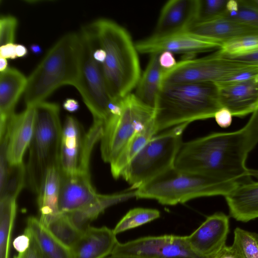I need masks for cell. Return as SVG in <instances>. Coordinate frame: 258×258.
<instances>
[{
    "instance_id": "obj_17",
    "label": "cell",
    "mask_w": 258,
    "mask_h": 258,
    "mask_svg": "<svg viewBox=\"0 0 258 258\" xmlns=\"http://www.w3.org/2000/svg\"><path fill=\"white\" fill-rule=\"evenodd\" d=\"M116 234L106 226H88L71 248L72 258H105L119 242Z\"/></svg>"
},
{
    "instance_id": "obj_2",
    "label": "cell",
    "mask_w": 258,
    "mask_h": 258,
    "mask_svg": "<svg viewBox=\"0 0 258 258\" xmlns=\"http://www.w3.org/2000/svg\"><path fill=\"white\" fill-rule=\"evenodd\" d=\"M89 26L98 47L106 53L101 67L108 93L119 101L131 93L141 77L135 43L123 27L110 20L100 19Z\"/></svg>"
},
{
    "instance_id": "obj_25",
    "label": "cell",
    "mask_w": 258,
    "mask_h": 258,
    "mask_svg": "<svg viewBox=\"0 0 258 258\" xmlns=\"http://www.w3.org/2000/svg\"><path fill=\"white\" fill-rule=\"evenodd\" d=\"M159 54H151L147 66L136 87V93L134 94L142 102L154 108L161 87V77L164 70L159 63Z\"/></svg>"
},
{
    "instance_id": "obj_31",
    "label": "cell",
    "mask_w": 258,
    "mask_h": 258,
    "mask_svg": "<svg viewBox=\"0 0 258 258\" xmlns=\"http://www.w3.org/2000/svg\"><path fill=\"white\" fill-rule=\"evenodd\" d=\"M258 50V34L247 35L223 43L218 49L224 56L231 58Z\"/></svg>"
},
{
    "instance_id": "obj_47",
    "label": "cell",
    "mask_w": 258,
    "mask_h": 258,
    "mask_svg": "<svg viewBox=\"0 0 258 258\" xmlns=\"http://www.w3.org/2000/svg\"><path fill=\"white\" fill-rule=\"evenodd\" d=\"M8 61L7 59L0 57V71L3 72L8 69Z\"/></svg>"
},
{
    "instance_id": "obj_7",
    "label": "cell",
    "mask_w": 258,
    "mask_h": 258,
    "mask_svg": "<svg viewBox=\"0 0 258 258\" xmlns=\"http://www.w3.org/2000/svg\"><path fill=\"white\" fill-rule=\"evenodd\" d=\"M188 123L179 124L153 136L132 160L121 177L137 188L174 167Z\"/></svg>"
},
{
    "instance_id": "obj_50",
    "label": "cell",
    "mask_w": 258,
    "mask_h": 258,
    "mask_svg": "<svg viewBox=\"0 0 258 258\" xmlns=\"http://www.w3.org/2000/svg\"><path fill=\"white\" fill-rule=\"evenodd\" d=\"M105 258H138L137 257L132 256H126V255H116L113 254H111Z\"/></svg>"
},
{
    "instance_id": "obj_28",
    "label": "cell",
    "mask_w": 258,
    "mask_h": 258,
    "mask_svg": "<svg viewBox=\"0 0 258 258\" xmlns=\"http://www.w3.org/2000/svg\"><path fill=\"white\" fill-rule=\"evenodd\" d=\"M223 18L258 28V3L255 0H229Z\"/></svg>"
},
{
    "instance_id": "obj_4",
    "label": "cell",
    "mask_w": 258,
    "mask_h": 258,
    "mask_svg": "<svg viewBox=\"0 0 258 258\" xmlns=\"http://www.w3.org/2000/svg\"><path fill=\"white\" fill-rule=\"evenodd\" d=\"M81 52L80 33H70L59 39L27 78L24 93L26 107L44 101L62 85L74 86L79 76Z\"/></svg>"
},
{
    "instance_id": "obj_48",
    "label": "cell",
    "mask_w": 258,
    "mask_h": 258,
    "mask_svg": "<svg viewBox=\"0 0 258 258\" xmlns=\"http://www.w3.org/2000/svg\"><path fill=\"white\" fill-rule=\"evenodd\" d=\"M30 49L32 52L35 54H39L41 52L42 49L38 44H32L30 46Z\"/></svg>"
},
{
    "instance_id": "obj_34",
    "label": "cell",
    "mask_w": 258,
    "mask_h": 258,
    "mask_svg": "<svg viewBox=\"0 0 258 258\" xmlns=\"http://www.w3.org/2000/svg\"><path fill=\"white\" fill-rule=\"evenodd\" d=\"M227 2V0H198L194 24L223 18L226 12Z\"/></svg>"
},
{
    "instance_id": "obj_8",
    "label": "cell",
    "mask_w": 258,
    "mask_h": 258,
    "mask_svg": "<svg viewBox=\"0 0 258 258\" xmlns=\"http://www.w3.org/2000/svg\"><path fill=\"white\" fill-rule=\"evenodd\" d=\"M154 108L130 93L121 101L120 112L104 124L100 150L103 160L110 164L134 136L154 120Z\"/></svg>"
},
{
    "instance_id": "obj_10",
    "label": "cell",
    "mask_w": 258,
    "mask_h": 258,
    "mask_svg": "<svg viewBox=\"0 0 258 258\" xmlns=\"http://www.w3.org/2000/svg\"><path fill=\"white\" fill-rule=\"evenodd\" d=\"M257 68L251 63L225 57L218 50L203 57L181 60L173 68L164 70L161 86L187 83L218 85L237 73Z\"/></svg>"
},
{
    "instance_id": "obj_35",
    "label": "cell",
    "mask_w": 258,
    "mask_h": 258,
    "mask_svg": "<svg viewBox=\"0 0 258 258\" xmlns=\"http://www.w3.org/2000/svg\"><path fill=\"white\" fill-rule=\"evenodd\" d=\"M18 22L12 16H3L0 19V44L14 43Z\"/></svg>"
},
{
    "instance_id": "obj_49",
    "label": "cell",
    "mask_w": 258,
    "mask_h": 258,
    "mask_svg": "<svg viewBox=\"0 0 258 258\" xmlns=\"http://www.w3.org/2000/svg\"><path fill=\"white\" fill-rule=\"evenodd\" d=\"M248 173L251 177L258 179V169L249 168Z\"/></svg>"
},
{
    "instance_id": "obj_51",
    "label": "cell",
    "mask_w": 258,
    "mask_h": 258,
    "mask_svg": "<svg viewBox=\"0 0 258 258\" xmlns=\"http://www.w3.org/2000/svg\"><path fill=\"white\" fill-rule=\"evenodd\" d=\"M257 3H258V0H255Z\"/></svg>"
},
{
    "instance_id": "obj_39",
    "label": "cell",
    "mask_w": 258,
    "mask_h": 258,
    "mask_svg": "<svg viewBox=\"0 0 258 258\" xmlns=\"http://www.w3.org/2000/svg\"><path fill=\"white\" fill-rule=\"evenodd\" d=\"M159 61L164 70L173 68L177 62L173 53L168 51H164L159 54Z\"/></svg>"
},
{
    "instance_id": "obj_38",
    "label": "cell",
    "mask_w": 258,
    "mask_h": 258,
    "mask_svg": "<svg viewBox=\"0 0 258 258\" xmlns=\"http://www.w3.org/2000/svg\"><path fill=\"white\" fill-rule=\"evenodd\" d=\"M30 243V236L24 232L23 234L17 236L13 240V246L18 253H21L26 251L29 247Z\"/></svg>"
},
{
    "instance_id": "obj_20",
    "label": "cell",
    "mask_w": 258,
    "mask_h": 258,
    "mask_svg": "<svg viewBox=\"0 0 258 258\" xmlns=\"http://www.w3.org/2000/svg\"><path fill=\"white\" fill-rule=\"evenodd\" d=\"M187 30L221 45L240 37L258 34V28L225 18L194 24Z\"/></svg>"
},
{
    "instance_id": "obj_33",
    "label": "cell",
    "mask_w": 258,
    "mask_h": 258,
    "mask_svg": "<svg viewBox=\"0 0 258 258\" xmlns=\"http://www.w3.org/2000/svg\"><path fill=\"white\" fill-rule=\"evenodd\" d=\"M233 245L242 258H258V233L237 227L234 231Z\"/></svg>"
},
{
    "instance_id": "obj_32",
    "label": "cell",
    "mask_w": 258,
    "mask_h": 258,
    "mask_svg": "<svg viewBox=\"0 0 258 258\" xmlns=\"http://www.w3.org/2000/svg\"><path fill=\"white\" fill-rule=\"evenodd\" d=\"M26 167L23 162L10 165L6 182L0 195L9 196L17 198L25 184Z\"/></svg>"
},
{
    "instance_id": "obj_12",
    "label": "cell",
    "mask_w": 258,
    "mask_h": 258,
    "mask_svg": "<svg viewBox=\"0 0 258 258\" xmlns=\"http://www.w3.org/2000/svg\"><path fill=\"white\" fill-rule=\"evenodd\" d=\"M135 45L138 52L143 54L168 51L195 55L219 49L221 44L187 30L165 35H152L137 42Z\"/></svg>"
},
{
    "instance_id": "obj_14",
    "label": "cell",
    "mask_w": 258,
    "mask_h": 258,
    "mask_svg": "<svg viewBox=\"0 0 258 258\" xmlns=\"http://www.w3.org/2000/svg\"><path fill=\"white\" fill-rule=\"evenodd\" d=\"M35 106L26 107L15 114L8 123L7 158L10 165L23 162L25 152L32 140L35 122Z\"/></svg>"
},
{
    "instance_id": "obj_40",
    "label": "cell",
    "mask_w": 258,
    "mask_h": 258,
    "mask_svg": "<svg viewBox=\"0 0 258 258\" xmlns=\"http://www.w3.org/2000/svg\"><path fill=\"white\" fill-rule=\"evenodd\" d=\"M212 258H242L236 248L231 246H224Z\"/></svg>"
},
{
    "instance_id": "obj_9",
    "label": "cell",
    "mask_w": 258,
    "mask_h": 258,
    "mask_svg": "<svg viewBox=\"0 0 258 258\" xmlns=\"http://www.w3.org/2000/svg\"><path fill=\"white\" fill-rule=\"evenodd\" d=\"M80 34L82 41L80 73L74 86L91 112L93 121L105 124L110 117L109 106L115 101L108 93L101 64L93 56L97 44L89 26L83 28Z\"/></svg>"
},
{
    "instance_id": "obj_11",
    "label": "cell",
    "mask_w": 258,
    "mask_h": 258,
    "mask_svg": "<svg viewBox=\"0 0 258 258\" xmlns=\"http://www.w3.org/2000/svg\"><path fill=\"white\" fill-rule=\"evenodd\" d=\"M111 254L138 258H204L190 247L186 236L164 235L118 242Z\"/></svg>"
},
{
    "instance_id": "obj_23",
    "label": "cell",
    "mask_w": 258,
    "mask_h": 258,
    "mask_svg": "<svg viewBox=\"0 0 258 258\" xmlns=\"http://www.w3.org/2000/svg\"><path fill=\"white\" fill-rule=\"evenodd\" d=\"M136 189L131 187L112 194H100L96 200L87 206L66 214L77 228L83 231L108 208L135 197Z\"/></svg>"
},
{
    "instance_id": "obj_30",
    "label": "cell",
    "mask_w": 258,
    "mask_h": 258,
    "mask_svg": "<svg viewBox=\"0 0 258 258\" xmlns=\"http://www.w3.org/2000/svg\"><path fill=\"white\" fill-rule=\"evenodd\" d=\"M45 226L71 249L83 232L71 222L67 214L62 213Z\"/></svg>"
},
{
    "instance_id": "obj_15",
    "label": "cell",
    "mask_w": 258,
    "mask_h": 258,
    "mask_svg": "<svg viewBox=\"0 0 258 258\" xmlns=\"http://www.w3.org/2000/svg\"><path fill=\"white\" fill-rule=\"evenodd\" d=\"M218 87L222 107L228 109L233 116L244 117L258 109V77Z\"/></svg>"
},
{
    "instance_id": "obj_21",
    "label": "cell",
    "mask_w": 258,
    "mask_h": 258,
    "mask_svg": "<svg viewBox=\"0 0 258 258\" xmlns=\"http://www.w3.org/2000/svg\"><path fill=\"white\" fill-rule=\"evenodd\" d=\"M225 198L235 220L246 222L258 218V181L249 179L239 183Z\"/></svg>"
},
{
    "instance_id": "obj_43",
    "label": "cell",
    "mask_w": 258,
    "mask_h": 258,
    "mask_svg": "<svg viewBox=\"0 0 258 258\" xmlns=\"http://www.w3.org/2000/svg\"><path fill=\"white\" fill-rule=\"evenodd\" d=\"M230 58L248 62L258 66V50L248 54L231 57Z\"/></svg>"
},
{
    "instance_id": "obj_1",
    "label": "cell",
    "mask_w": 258,
    "mask_h": 258,
    "mask_svg": "<svg viewBox=\"0 0 258 258\" xmlns=\"http://www.w3.org/2000/svg\"><path fill=\"white\" fill-rule=\"evenodd\" d=\"M249 152L243 127L231 132L213 133L183 143L174 167L242 182L251 178L246 165Z\"/></svg>"
},
{
    "instance_id": "obj_6",
    "label": "cell",
    "mask_w": 258,
    "mask_h": 258,
    "mask_svg": "<svg viewBox=\"0 0 258 258\" xmlns=\"http://www.w3.org/2000/svg\"><path fill=\"white\" fill-rule=\"evenodd\" d=\"M35 110L34 133L26 167L29 187L38 194L47 172L59 167L62 126L57 104L43 101L35 106Z\"/></svg>"
},
{
    "instance_id": "obj_27",
    "label": "cell",
    "mask_w": 258,
    "mask_h": 258,
    "mask_svg": "<svg viewBox=\"0 0 258 258\" xmlns=\"http://www.w3.org/2000/svg\"><path fill=\"white\" fill-rule=\"evenodd\" d=\"M17 213V198H0V258H10L12 232Z\"/></svg>"
},
{
    "instance_id": "obj_41",
    "label": "cell",
    "mask_w": 258,
    "mask_h": 258,
    "mask_svg": "<svg viewBox=\"0 0 258 258\" xmlns=\"http://www.w3.org/2000/svg\"><path fill=\"white\" fill-rule=\"evenodd\" d=\"M14 258H42V257L35 242L31 238L29 247L24 252L18 253Z\"/></svg>"
},
{
    "instance_id": "obj_46",
    "label": "cell",
    "mask_w": 258,
    "mask_h": 258,
    "mask_svg": "<svg viewBox=\"0 0 258 258\" xmlns=\"http://www.w3.org/2000/svg\"><path fill=\"white\" fill-rule=\"evenodd\" d=\"M16 52L17 56L18 57H24L28 53L27 48L22 44H17Z\"/></svg>"
},
{
    "instance_id": "obj_36",
    "label": "cell",
    "mask_w": 258,
    "mask_h": 258,
    "mask_svg": "<svg viewBox=\"0 0 258 258\" xmlns=\"http://www.w3.org/2000/svg\"><path fill=\"white\" fill-rule=\"evenodd\" d=\"M243 127L246 133L248 147L250 152L258 143V109L252 113Z\"/></svg>"
},
{
    "instance_id": "obj_37",
    "label": "cell",
    "mask_w": 258,
    "mask_h": 258,
    "mask_svg": "<svg viewBox=\"0 0 258 258\" xmlns=\"http://www.w3.org/2000/svg\"><path fill=\"white\" fill-rule=\"evenodd\" d=\"M232 116L228 109L222 107L216 112L214 117L219 126L222 128H227L231 124Z\"/></svg>"
},
{
    "instance_id": "obj_29",
    "label": "cell",
    "mask_w": 258,
    "mask_h": 258,
    "mask_svg": "<svg viewBox=\"0 0 258 258\" xmlns=\"http://www.w3.org/2000/svg\"><path fill=\"white\" fill-rule=\"evenodd\" d=\"M160 216V212L154 209L137 208L130 210L113 229L117 235L125 231L150 222Z\"/></svg>"
},
{
    "instance_id": "obj_3",
    "label": "cell",
    "mask_w": 258,
    "mask_h": 258,
    "mask_svg": "<svg viewBox=\"0 0 258 258\" xmlns=\"http://www.w3.org/2000/svg\"><path fill=\"white\" fill-rule=\"evenodd\" d=\"M221 107L215 84L162 85L154 105V135L179 124L214 117Z\"/></svg>"
},
{
    "instance_id": "obj_16",
    "label": "cell",
    "mask_w": 258,
    "mask_h": 258,
    "mask_svg": "<svg viewBox=\"0 0 258 258\" xmlns=\"http://www.w3.org/2000/svg\"><path fill=\"white\" fill-rule=\"evenodd\" d=\"M198 0H170L161 9L153 35L187 31L195 23Z\"/></svg>"
},
{
    "instance_id": "obj_13",
    "label": "cell",
    "mask_w": 258,
    "mask_h": 258,
    "mask_svg": "<svg viewBox=\"0 0 258 258\" xmlns=\"http://www.w3.org/2000/svg\"><path fill=\"white\" fill-rule=\"evenodd\" d=\"M229 229L228 217L223 213H216L208 216L186 239L197 255L212 258L226 245Z\"/></svg>"
},
{
    "instance_id": "obj_45",
    "label": "cell",
    "mask_w": 258,
    "mask_h": 258,
    "mask_svg": "<svg viewBox=\"0 0 258 258\" xmlns=\"http://www.w3.org/2000/svg\"><path fill=\"white\" fill-rule=\"evenodd\" d=\"M93 56L96 61L101 64L105 60L106 53L103 49L100 47L96 48L93 52Z\"/></svg>"
},
{
    "instance_id": "obj_19",
    "label": "cell",
    "mask_w": 258,
    "mask_h": 258,
    "mask_svg": "<svg viewBox=\"0 0 258 258\" xmlns=\"http://www.w3.org/2000/svg\"><path fill=\"white\" fill-rule=\"evenodd\" d=\"M85 134L78 121L73 116H67L62 127L59 172L71 175L77 170Z\"/></svg>"
},
{
    "instance_id": "obj_44",
    "label": "cell",
    "mask_w": 258,
    "mask_h": 258,
    "mask_svg": "<svg viewBox=\"0 0 258 258\" xmlns=\"http://www.w3.org/2000/svg\"><path fill=\"white\" fill-rule=\"evenodd\" d=\"M63 107L66 110L70 112H74L79 109V104L74 99L67 98L63 103Z\"/></svg>"
},
{
    "instance_id": "obj_22",
    "label": "cell",
    "mask_w": 258,
    "mask_h": 258,
    "mask_svg": "<svg viewBox=\"0 0 258 258\" xmlns=\"http://www.w3.org/2000/svg\"><path fill=\"white\" fill-rule=\"evenodd\" d=\"M24 232L35 242L42 258H72L71 249L53 234L39 218L28 217Z\"/></svg>"
},
{
    "instance_id": "obj_24",
    "label": "cell",
    "mask_w": 258,
    "mask_h": 258,
    "mask_svg": "<svg viewBox=\"0 0 258 258\" xmlns=\"http://www.w3.org/2000/svg\"><path fill=\"white\" fill-rule=\"evenodd\" d=\"M60 176L59 168H53L47 173L38 195L39 219L44 226L61 214L59 209Z\"/></svg>"
},
{
    "instance_id": "obj_5",
    "label": "cell",
    "mask_w": 258,
    "mask_h": 258,
    "mask_svg": "<svg viewBox=\"0 0 258 258\" xmlns=\"http://www.w3.org/2000/svg\"><path fill=\"white\" fill-rule=\"evenodd\" d=\"M240 182L173 167L136 188L135 197L172 206L200 197H225Z\"/></svg>"
},
{
    "instance_id": "obj_42",
    "label": "cell",
    "mask_w": 258,
    "mask_h": 258,
    "mask_svg": "<svg viewBox=\"0 0 258 258\" xmlns=\"http://www.w3.org/2000/svg\"><path fill=\"white\" fill-rule=\"evenodd\" d=\"M17 44L12 43L7 44L0 47V56L6 59H15L17 56L16 48Z\"/></svg>"
},
{
    "instance_id": "obj_26",
    "label": "cell",
    "mask_w": 258,
    "mask_h": 258,
    "mask_svg": "<svg viewBox=\"0 0 258 258\" xmlns=\"http://www.w3.org/2000/svg\"><path fill=\"white\" fill-rule=\"evenodd\" d=\"M154 136L153 120L134 135L116 158L110 164L111 172L114 178L121 177L124 170L130 162Z\"/></svg>"
},
{
    "instance_id": "obj_18",
    "label": "cell",
    "mask_w": 258,
    "mask_h": 258,
    "mask_svg": "<svg viewBox=\"0 0 258 258\" xmlns=\"http://www.w3.org/2000/svg\"><path fill=\"white\" fill-rule=\"evenodd\" d=\"M27 78L19 70L8 68L0 74V136L6 132L15 114V108L24 93Z\"/></svg>"
}]
</instances>
